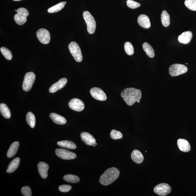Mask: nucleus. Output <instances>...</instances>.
<instances>
[{"instance_id": "13", "label": "nucleus", "mask_w": 196, "mask_h": 196, "mask_svg": "<svg viewBox=\"0 0 196 196\" xmlns=\"http://www.w3.org/2000/svg\"><path fill=\"white\" fill-rule=\"evenodd\" d=\"M81 138L82 141L87 145L92 146L95 145L96 143L94 137L88 133L82 132L81 134Z\"/></svg>"}, {"instance_id": "1", "label": "nucleus", "mask_w": 196, "mask_h": 196, "mask_svg": "<svg viewBox=\"0 0 196 196\" xmlns=\"http://www.w3.org/2000/svg\"><path fill=\"white\" fill-rule=\"evenodd\" d=\"M121 95L127 105L130 106L136 102H140L142 91L140 89L134 88H127L122 91Z\"/></svg>"}, {"instance_id": "41", "label": "nucleus", "mask_w": 196, "mask_h": 196, "mask_svg": "<svg viewBox=\"0 0 196 196\" xmlns=\"http://www.w3.org/2000/svg\"><path fill=\"white\" fill-rule=\"evenodd\" d=\"M95 144H96V145H97V143H96Z\"/></svg>"}, {"instance_id": "34", "label": "nucleus", "mask_w": 196, "mask_h": 196, "mask_svg": "<svg viewBox=\"0 0 196 196\" xmlns=\"http://www.w3.org/2000/svg\"><path fill=\"white\" fill-rule=\"evenodd\" d=\"M126 3L128 7L132 9L136 8L141 6L140 4L138 2L132 1V0H128Z\"/></svg>"}, {"instance_id": "33", "label": "nucleus", "mask_w": 196, "mask_h": 196, "mask_svg": "<svg viewBox=\"0 0 196 196\" xmlns=\"http://www.w3.org/2000/svg\"><path fill=\"white\" fill-rule=\"evenodd\" d=\"M110 135L111 138L114 140L121 139L123 137L122 133L115 130H112L111 131Z\"/></svg>"}, {"instance_id": "25", "label": "nucleus", "mask_w": 196, "mask_h": 196, "mask_svg": "<svg viewBox=\"0 0 196 196\" xmlns=\"http://www.w3.org/2000/svg\"><path fill=\"white\" fill-rule=\"evenodd\" d=\"M161 20L162 23L165 27H167L170 24V17L168 13L166 11H163L161 15Z\"/></svg>"}, {"instance_id": "2", "label": "nucleus", "mask_w": 196, "mask_h": 196, "mask_svg": "<svg viewBox=\"0 0 196 196\" xmlns=\"http://www.w3.org/2000/svg\"><path fill=\"white\" fill-rule=\"evenodd\" d=\"M119 175V171L116 168H110L106 170L100 176V182L104 186H107L115 181Z\"/></svg>"}, {"instance_id": "11", "label": "nucleus", "mask_w": 196, "mask_h": 196, "mask_svg": "<svg viewBox=\"0 0 196 196\" xmlns=\"http://www.w3.org/2000/svg\"><path fill=\"white\" fill-rule=\"evenodd\" d=\"M71 110L77 112H81L84 110L85 105L84 102L79 99L74 98L71 100L68 104Z\"/></svg>"}, {"instance_id": "38", "label": "nucleus", "mask_w": 196, "mask_h": 196, "mask_svg": "<svg viewBox=\"0 0 196 196\" xmlns=\"http://www.w3.org/2000/svg\"><path fill=\"white\" fill-rule=\"evenodd\" d=\"M13 1H21V0H13Z\"/></svg>"}, {"instance_id": "39", "label": "nucleus", "mask_w": 196, "mask_h": 196, "mask_svg": "<svg viewBox=\"0 0 196 196\" xmlns=\"http://www.w3.org/2000/svg\"><path fill=\"white\" fill-rule=\"evenodd\" d=\"M95 146H96V144L94 145L93 146V147H95Z\"/></svg>"}, {"instance_id": "15", "label": "nucleus", "mask_w": 196, "mask_h": 196, "mask_svg": "<svg viewBox=\"0 0 196 196\" xmlns=\"http://www.w3.org/2000/svg\"><path fill=\"white\" fill-rule=\"evenodd\" d=\"M193 34L190 31L184 32L178 37V40L181 43L187 44L190 42Z\"/></svg>"}, {"instance_id": "31", "label": "nucleus", "mask_w": 196, "mask_h": 196, "mask_svg": "<svg viewBox=\"0 0 196 196\" xmlns=\"http://www.w3.org/2000/svg\"><path fill=\"white\" fill-rule=\"evenodd\" d=\"M184 4L189 9L196 11V0H186Z\"/></svg>"}, {"instance_id": "30", "label": "nucleus", "mask_w": 196, "mask_h": 196, "mask_svg": "<svg viewBox=\"0 0 196 196\" xmlns=\"http://www.w3.org/2000/svg\"><path fill=\"white\" fill-rule=\"evenodd\" d=\"M14 20L17 25H22L26 23L27 21V17L21 16L17 14L15 15L14 17Z\"/></svg>"}, {"instance_id": "27", "label": "nucleus", "mask_w": 196, "mask_h": 196, "mask_svg": "<svg viewBox=\"0 0 196 196\" xmlns=\"http://www.w3.org/2000/svg\"><path fill=\"white\" fill-rule=\"evenodd\" d=\"M65 4L64 2H60L56 5L50 7L48 10V12L49 13H53L58 12L62 10L64 7Z\"/></svg>"}, {"instance_id": "3", "label": "nucleus", "mask_w": 196, "mask_h": 196, "mask_svg": "<svg viewBox=\"0 0 196 196\" xmlns=\"http://www.w3.org/2000/svg\"><path fill=\"white\" fill-rule=\"evenodd\" d=\"M83 16L87 25L88 32L91 34H94L96 28V22L94 18L88 11H85L83 13Z\"/></svg>"}, {"instance_id": "21", "label": "nucleus", "mask_w": 196, "mask_h": 196, "mask_svg": "<svg viewBox=\"0 0 196 196\" xmlns=\"http://www.w3.org/2000/svg\"><path fill=\"white\" fill-rule=\"evenodd\" d=\"M131 158L134 162L138 164L142 162L144 159L142 154L137 150H135L133 151L131 154Z\"/></svg>"}, {"instance_id": "19", "label": "nucleus", "mask_w": 196, "mask_h": 196, "mask_svg": "<svg viewBox=\"0 0 196 196\" xmlns=\"http://www.w3.org/2000/svg\"><path fill=\"white\" fill-rule=\"evenodd\" d=\"M20 162V159L19 157L14 159L9 165L7 170V173H11L16 170L19 166Z\"/></svg>"}, {"instance_id": "4", "label": "nucleus", "mask_w": 196, "mask_h": 196, "mask_svg": "<svg viewBox=\"0 0 196 196\" xmlns=\"http://www.w3.org/2000/svg\"><path fill=\"white\" fill-rule=\"evenodd\" d=\"M68 48L76 62H81L82 60V56L79 45L76 42L73 41L70 43Z\"/></svg>"}, {"instance_id": "40", "label": "nucleus", "mask_w": 196, "mask_h": 196, "mask_svg": "<svg viewBox=\"0 0 196 196\" xmlns=\"http://www.w3.org/2000/svg\"><path fill=\"white\" fill-rule=\"evenodd\" d=\"M64 3H65V4H66V3H66V2H64Z\"/></svg>"}, {"instance_id": "8", "label": "nucleus", "mask_w": 196, "mask_h": 196, "mask_svg": "<svg viewBox=\"0 0 196 196\" xmlns=\"http://www.w3.org/2000/svg\"><path fill=\"white\" fill-rule=\"evenodd\" d=\"M36 36L39 41L43 44H47L50 42L51 36L49 32L44 28L38 30L36 32Z\"/></svg>"}, {"instance_id": "22", "label": "nucleus", "mask_w": 196, "mask_h": 196, "mask_svg": "<svg viewBox=\"0 0 196 196\" xmlns=\"http://www.w3.org/2000/svg\"><path fill=\"white\" fill-rule=\"evenodd\" d=\"M57 145L59 147L67 148L70 149H75L76 148V145L73 142L69 141H58Z\"/></svg>"}, {"instance_id": "32", "label": "nucleus", "mask_w": 196, "mask_h": 196, "mask_svg": "<svg viewBox=\"0 0 196 196\" xmlns=\"http://www.w3.org/2000/svg\"><path fill=\"white\" fill-rule=\"evenodd\" d=\"M124 49L126 53L128 55H132L134 53V48L130 42H126L125 43Z\"/></svg>"}, {"instance_id": "7", "label": "nucleus", "mask_w": 196, "mask_h": 196, "mask_svg": "<svg viewBox=\"0 0 196 196\" xmlns=\"http://www.w3.org/2000/svg\"><path fill=\"white\" fill-rule=\"evenodd\" d=\"M171 188L170 186L166 183H162L157 185L154 189L155 193L161 196L168 195L171 193Z\"/></svg>"}, {"instance_id": "12", "label": "nucleus", "mask_w": 196, "mask_h": 196, "mask_svg": "<svg viewBox=\"0 0 196 196\" xmlns=\"http://www.w3.org/2000/svg\"><path fill=\"white\" fill-rule=\"evenodd\" d=\"M67 80L66 78H63L59 80L57 82L52 85L49 89V92L54 93L60 89H62L66 85Z\"/></svg>"}, {"instance_id": "10", "label": "nucleus", "mask_w": 196, "mask_h": 196, "mask_svg": "<svg viewBox=\"0 0 196 196\" xmlns=\"http://www.w3.org/2000/svg\"><path fill=\"white\" fill-rule=\"evenodd\" d=\"M90 93L93 98L99 101H104L107 99L106 94L100 88L94 87L91 89Z\"/></svg>"}, {"instance_id": "18", "label": "nucleus", "mask_w": 196, "mask_h": 196, "mask_svg": "<svg viewBox=\"0 0 196 196\" xmlns=\"http://www.w3.org/2000/svg\"><path fill=\"white\" fill-rule=\"evenodd\" d=\"M49 117L54 123L58 124V125H64L67 123L66 119L64 117L56 114V113H51L50 114Z\"/></svg>"}, {"instance_id": "24", "label": "nucleus", "mask_w": 196, "mask_h": 196, "mask_svg": "<svg viewBox=\"0 0 196 196\" xmlns=\"http://www.w3.org/2000/svg\"><path fill=\"white\" fill-rule=\"evenodd\" d=\"M142 47L144 51L147 54V55L150 58H153L155 56L154 50L153 48L149 44L145 42L143 43Z\"/></svg>"}, {"instance_id": "26", "label": "nucleus", "mask_w": 196, "mask_h": 196, "mask_svg": "<svg viewBox=\"0 0 196 196\" xmlns=\"http://www.w3.org/2000/svg\"><path fill=\"white\" fill-rule=\"evenodd\" d=\"M26 121L30 128H34L36 124V119L35 115L31 112L27 113L26 117Z\"/></svg>"}, {"instance_id": "29", "label": "nucleus", "mask_w": 196, "mask_h": 196, "mask_svg": "<svg viewBox=\"0 0 196 196\" xmlns=\"http://www.w3.org/2000/svg\"><path fill=\"white\" fill-rule=\"evenodd\" d=\"M1 52L4 57L7 60H10L12 59V55L9 50L4 47H2L0 49Z\"/></svg>"}, {"instance_id": "28", "label": "nucleus", "mask_w": 196, "mask_h": 196, "mask_svg": "<svg viewBox=\"0 0 196 196\" xmlns=\"http://www.w3.org/2000/svg\"><path fill=\"white\" fill-rule=\"evenodd\" d=\"M63 179L67 182L75 184L80 181V178L77 176L68 174L63 177Z\"/></svg>"}, {"instance_id": "9", "label": "nucleus", "mask_w": 196, "mask_h": 196, "mask_svg": "<svg viewBox=\"0 0 196 196\" xmlns=\"http://www.w3.org/2000/svg\"><path fill=\"white\" fill-rule=\"evenodd\" d=\"M55 153L57 156L63 160H73L76 158V155L75 153L64 149H56Z\"/></svg>"}, {"instance_id": "16", "label": "nucleus", "mask_w": 196, "mask_h": 196, "mask_svg": "<svg viewBox=\"0 0 196 196\" xmlns=\"http://www.w3.org/2000/svg\"><path fill=\"white\" fill-rule=\"evenodd\" d=\"M39 173L41 177L43 179L46 178L48 176V171L49 166L47 163L43 162H39L38 165Z\"/></svg>"}, {"instance_id": "36", "label": "nucleus", "mask_w": 196, "mask_h": 196, "mask_svg": "<svg viewBox=\"0 0 196 196\" xmlns=\"http://www.w3.org/2000/svg\"><path fill=\"white\" fill-rule=\"evenodd\" d=\"M17 14L21 16L27 17L29 15L28 11L25 8H20L17 10Z\"/></svg>"}, {"instance_id": "14", "label": "nucleus", "mask_w": 196, "mask_h": 196, "mask_svg": "<svg viewBox=\"0 0 196 196\" xmlns=\"http://www.w3.org/2000/svg\"><path fill=\"white\" fill-rule=\"evenodd\" d=\"M137 21L139 26L145 29H148L151 26V23L149 17L145 15H139Z\"/></svg>"}, {"instance_id": "35", "label": "nucleus", "mask_w": 196, "mask_h": 196, "mask_svg": "<svg viewBox=\"0 0 196 196\" xmlns=\"http://www.w3.org/2000/svg\"><path fill=\"white\" fill-rule=\"evenodd\" d=\"M21 193L25 196H31L32 194L31 189L28 186L23 187L21 189Z\"/></svg>"}, {"instance_id": "23", "label": "nucleus", "mask_w": 196, "mask_h": 196, "mask_svg": "<svg viewBox=\"0 0 196 196\" xmlns=\"http://www.w3.org/2000/svg\"><path fill=\"white\" fill-rule=\"evenodd\" d=\"M0 112L2 116L7 119H10L11 117V112L9 109L5 104H0Z\"/></svg>"}, {"instance_id": "17", "label": "nucleus", "mask_w": 196, "mask_h": 196, "mask_svg": "<svg viewBox=\"0 0 196 196\" xmlns=\"http://www.w3.org/2000/svg\"><path fill=\"white\" fill-rule=\"evenodd\" d=\"M177 145L181 151L187 152L190 150V145L186 139H179L177 141Z\"/></svg>"}, {"instance_id": "20", "label": "nucleus", "mask_w": 196, "mask_h": 196, "mask_svg": "<svg viewBox=\"0 0 196 196\" xmlns=\"http://www.w3.org/2000/svg\"><path fill=\"white\" fill-rule=\"evenodd\" d=\"M19 146V143L18 142H15L12 143L8 150L7 154V156L8 158H12L16 154Z\"/></svg>"}, {"instance_id": "6", "label": "nucleus", "mask_w": 196, "mask_h": 196, "mask_svg": "<svg viewBox=\"0 0 196 196\" xmlns=\"http://www.w3.org/2000/svg\"><path fill=\"white\" fill-rule=\"evenodd\" d=\"M188 68L183 64H175L172 65L170 66L169 71V73L171 76H176L187 72Z\"/></svg>"}, {"instance_id": "37", "label": "nucleus", "mask_w": 196, "mask_h": 196, "mask_svg": "<svg viewBox=\"0 0 196 196\" xmlns=\"http://www.w3.org/2000/svg\"><path fill=\"white\" fill-rule=\"evenodd\" d=\"M71 189V186L67 184L61 185L58 188L59 190L63 193L68 192L70 191Z\"/></svg>"}, {"instance_id": "5", "label": "nucleus", "mask_w": 196, "mask_h": 196, "mask_svg": "<svg viewBox=\"0 0 196 196\" xmlns=\"http://www.w3.org/2000/svg\"><path fill=\"white\" fill-rule=\"evenodd\" d=\"M36 76L33 72L26 74L23 82L22 88L25 91H29L31 89L35 80Z\"/></svg>"}]
</instances>
